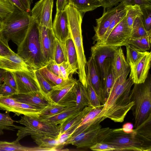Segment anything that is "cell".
<instances>
[{"mask_svg":"<svg viewBox=\"0 0 151 151\" xmlns=\"http://www.w3.org/2000/svg\"><path fill=\"white\" fill-rule=\"evenodd\" d=\"M128 71L116 78L101 111L103 116L115 122H122L134 105L129 94L134 84L129 78Z\"/></svg>","mask_w":151,"mask_h":151,"instance_id":"1","label":"cell"},{"mask_svg":"<svg viewBox=\"0 0 151 151\" xmlns=\"http://www.w3.org/2000/svg\"><path fill=\"white\" fill-rule=\"evenodd\" d=\"M17 54L35 70L47 65L41 50L39 25L31 16L27 31L17 47Z\"/></svg>","mask_w":151,"mask_h":151,"instance_id":"2","label":"cell"},{"mask_svg":"<svg viewBox=\"0 0 151 151\" xmlns=\"http://www.w3.org/2000/svg\"><path fill=\"white\" fill-rule=\"evenodd\" d=\"M65 9L67 14L70 37L77 53L79 80L86 88L87 85L86 72L87 61L84 53L81 29L83 15L71 4H67Z\"/></svg>","mask_w":151,"mask_h":151,"instance_id":"3","label":"cell"},{"mask_svg":"<svg viewBox=\"0 0 151 151\" xmlns=\"http://www.w3.org/2000/svg\"><path fill=\"white\" fill-rule=\"evenodd\" d=\"M14 6L13 11L2 20L0 37L8 42L12 41L18 47L27 33L31 15Z\"/></svg>","mask_w":151,"mask_h":151,"instance_id":"4","label":"cell"},{"mask_svg":"<svg viewBox=\"0 0 151 151\" xmlns=\"http://www.w3.org/2000/svg\"><path fill=\"white\" fill-rule=\"evenodd\" d=\"M131 90L130 99L134 102L131 110L136 128L151 115V76L150 74L143 83H134Z\"/></svg>","mask_w":151,"mask_h":151,"instance_id":"5","label":"cell"},{"mask_svg":"<svg viewBox=\"0 0 151 151\" xmlns=\"http://www.w3.org/2000/svg\"><path fill=\"white\" fill-rule=\"evenodd\" d=\"M103 142L113 146L114 151H151V139L135 131L127 133L114 129Z\"/></svg>","mask_w":151,"mask_h":151,"instance_id":"6","label":"cell"},{"mask_svg":"<svg viewBox=\"0 0 151 151\" xmlns=\"http://www.w3.org/2000/svg\"><path fill=\"white\" fill-rule=\"evenodd\" d=\"M15 122L25 126H16L15 129H18L17 140L19 141L29 135H45L59 139L60 131L58 125L25 115L21 116L20 120Z\"/></svg>","mask_w":151,"mask_h":151,"instance_id":"7","label":"cell"},{"mask_svg":"<svg viewBox=\"0 0 151 151\" xmlns=\"http://www.w3.org/2000/svg\"><path fill=\"white\" fill-rule=\"evenodd\" d=\"M114 129L109 127L102 128L100 123H98L74 137L67 138L62 144L72 145L79 149H89L97 143L103 142Z\"/></svg>","mask_w":151,"mask_h":151,"instance_id":"8","label":"cell"},{"mask_svg":"<svg viewBox=\"0 0 151 151\" xmlns=\"http://www.w3.org/2000/svg\"><path fill=\"white\" fill-rule=\"evenodd\" d=\"M76 81L71 77L64 83L53 86L48 95L52 103L67 107L76 106L75 86Z\"/></svg>","mask_w":151,"mask_h":151,"instance_id":"9","label":"cell"},{"mask_svg":"<svg viewBox=\"0 0 151 151\" xmlns=\"http://www.w3.org/2000/svg\"><path fill=\"white\" fill-rule=\"evenodd\" d=\"M126 16L114 28L104 41L96 43L115 47L127 45L131 36L132 28L128 26Z\"/></svg>","mask_w":151,"mask_h":151,"instance_id":"10","label":"cell"},{"mask_svg":"<svg viewBox=\"0 0 151 151\" xmlns=\"http://www.w3.org/2000/svg\"><path fill=\"white\" fill-rule=\"evenodd\" d=\"M0 109L13 112L17 116L23 115L38 119L41 110L10 96L0 99Z\"/></svg>","mask_w":151,"mask_h":151,"instance_id":"11","label":"cell"},{"mask_svg":"<svg viewBox=\"0 0 151 151\" xmlns=\"http://www.w3.org/2000/svg\"><path fill=\"white\" fill-rule=\"evenodd\" d=\"M125 7L121 2L115 7L104 11L101 17L96 19V25L93 27L95 34L92 38L94 41L97 42L101 40L112 20Z\"/></svg>","mask_w":151,"mask_h":151,"instance_id":"12","label":"cell"},{"mask_svg":"<svg viewBox=\"0 0 151 151\" xmlns=\"http://www.w3.org/2000/svg\"><path fill=\"white\" fill-rule=\"evenodd\" d=\"M151 52L145 53L130 67L129 78L134 83H144L147 78L150 68Z\"/></svg>","mask_w":151,"mask_h":151,"instance_id":"13","label":"cell"},{"mask_svg":"<svg viewBox=\"0 0 151 151\" xmlns=\"http://www.w3.org/2000/svg\"><path fill=\"white\" fill-rule=\"evenodd\" d=\"M41 51L47 64L53 60L56 38L52 29L39 25Z\"/></svg>","mask_w":151,"mask_h":151,"instance_id":"14","label":"cell"},{"mask_svg":"<svg viewBox=\"0 0 151 151\" xmlns=\"http://www.w3.org/2000/svg\"><path fill=\"white\" fill-rule=\"evenodd\" d=\"M119 47L96 43L91 48V56L93 57L99 72L102 83L105 75L104 61L108 58H112Z\"/></svg>","mask_w":151,"mask_h":151,"instance_id":"15","label":"cell"},{"mask_svg":"<svg viewBox=\"0 0 151 151\" xmlns=\"http://www.w3.org/2000/svg\"><path fill=\"white\" fill-rule=\"evenodd\" d=\"M0 68L11 72L23 71L35 76V70L17 53L0 56Z\"/></svg>","mask_w":151,"mask_h":151,"instance_id":"16","label":"cell"},{"mask_svg":"<svg viewBox=\"0 0 151 151\" xmlns=\"http://www.w3.org/2000/svg\"><path fill=\"white\" fill-rule=\"evenodd\" d=\"M22 103L42 110L52 103L48 96L40 91L24 93H17L9 96Z\"/></svg>","mask_w":151,"mask_h":151,"instance_id":"17","label":"cell"},{"mask_svg":"<svg viewBox=\"0 0 151 151\" xmlns=\"http://www.w3.org/2000/svg\"><path fill=\"white\" fill-rule=\"evenodd\" d=\"M52 29L56 38L65 42L70 37L67 14L66 10L56 13Z\"/></svg>","mask_w":151,"mask_h":151,"instance_id":"18","label":"cell"},{"mask_svg":"<svg viewBox=\"0 0 151 151\" xmlns=\"http://www.w3.org/2000/svg\"><path fill=\"white\" fill-rule=\"evenodd\" d=\"M12 72L16 83L17 93L40 91L35 76L23 71Z\"/></svg>","mask_w":151,"mask_h":151,"instance_id":"19","label":"cell"},{"mask_svg":"<svg viewBox=\"0 0 151 151\" xmlns=\"http://www.w3.org/2000/svg\"><path fill=\"white\" fill-rule=\"evenodd\" d=\"M86 72V74L89 77L93 89L98 96L101 104L104 105V98L101 76L96 64L91 56L87 62Z\"/></svg>","mask_w":151,"mask_h":151,"instance_id":"20","label":"cell"},{"mask_svg":"<svg viewBox=\"0 0 151 151\" xmlns=\"http://www.w3.org/2000/svg\"><path fill=\"white\" fill-rule=\"evenodd\" d=\"M104 105L94 107L86 115L78 127L71 134L74 137L87 129L91 126L100 123L106 118L101 114Z\"/></svg>","mask_w":151,"mask_h":151,"instance_id":"21","label":"cell"},{"mask_svg":"<svg viewBox=\"0 0 151 151\" xmlns=\"http://www.w3.org/2000/svg\"><path fill=\"white\" fill-rule=\"evenodd\" d=\"M112 58H107L104 63L105 75L102 84L104 103L116 78L112 65Z\"/></svg>","mask_w":151,"mask_h":151,"instance_id":"22","label":"cell"},{"mask_svg":"<svg viewBox=\"0 0 151 151\" xmlns=\"http://www.w3.org/2000/svg\"><path fill=\"white\" fill-rule=\"evenodd\" d=\"M112 65L116 78L125 72L130 71V67L127 62L121 47H119L114 53L112 59Z\"/></svg>","mask_w":151,"mask_h":151,"instance_id":"23","label":"cell"},{"mask_svg":"<svg viewBox=\"0 0 151 151\" xmlns=\"http://www.w3.org/2000/svg\"><path fill=\"white\" fill-rule=\"evenodd\" d=\"M38 146L47 151L57 150V148L63 146L58 138L45 135H31Z\"/></svg>","mask_w":151,"mask_h":151,"instance_id":"24","label":"cell"},{"mask_svg":"<svg viewBox=\"0 0 151 151\" xmlns=\"http://www.w3.org/2000/svg\"><path fill=\"white\" fill-rule=\"evenodd\" d=\"M94 107L92 106H86L81 111L70 117L61 124L59 125L60 137L70 127L81 124L86 115Z\"/></svg>","mask_w":151,"mask_h":151,"instance_id":"25","label":"cell"},{"mask_svg":"<svg viewBox=\"0 0 151 151\" xmlns=\"http://www.w3.org/2000/svg\"><path fill=\"white\" fill-rule=\"evenodd\" d=\"M82 110L76 106L68 108L53 116L40 119L56 125H60L69 118L81 111Z\"/></svg>","mask_w":151,"mask_h":151,"instance_id":"26","label":"cell"},{"mask_svg":"<svg viewBox=\"0 0 151 151\" xmlns=\"http://www.w3.org/2000/svg\"><path fill=\"white\" fill-rule=\"evenodd\" d=\"M68 4L72 5L83 15L101 6L98 0H68Z\"/></svg>","mask_w":151,"mask_h":151,"instance_id":"27","label":"cell"},{"mask_svg":"<svg viewBox=\"0 0 151 151\" xmlns=\"http://www.w3.org/2000/svg\"><path fill=\"white\" fill-rule=\"evenodd\" d=\"M75 88L76 106L82 109L86 106H92L86 89L79 80L76 81Z\"/></svg>","mask_w":151,"mask_h":151,"instance_id":"28","label":"cell"},{"mask_svg":"<svg viewBox=\"0 0 151 151\" xmlns=\"http://www.w3.org/2000/svg\"><path fill=\"white\" fill-rule=\"evenodd\" d=\"M66 47L67 61L70 65L72 73H78V62L77 54L74 45L70 37L65 42Z\"/></svg>","mask_w":151,"mask_h":151,"instance_id":"29","label":"cell"},{"mask_svg":"<svg viewBox=\"0 0 151 151\" xmlns=\"http://www.w3.org/2000/svg\"><path fill=\"white\" fill-rule=\"evenodd\" d=\"M53 0H44L40 26L52 29Z\"/></svg>","mask_w":151,"mask_h":151,"instance_id":"30","label":"cell"},{"mask_svg":"<svg viewBox=\"0 0 151 151\" xmlns=\"http://www.w3.org/2000/svg\"><path fill=\"white\" fill-rule=\"evenodd\" d=\"M0 151H35L46 150L38 146L29 147L23 146L20 144L19 141L16 139L12 142L0 141Z\"/></svg>","mask_w":151,"mask_h":151,"instance_id":"31","label":"cell"},{"mask_svg":"<svg viewBox=\"0 0 151 151\" xmlns=\"http://www.w3.org/2000/svg\"><path fill=\"white\" fill-rule=\"evenodd\" d=\"M149 35H151V32H148L145 29L141 16L137 17L134 20L133 24L130 39Z\"/></svg>","mask_w":151,"mask_h":151,"instance_id":"32","label":"cell"},{"mask_svg":"<svg viewBox=\"0 0 151 151\" xmlns=\"http://www.w3.org/2000/svg\"><path fill=\"white\" fill-rule=\"evenodd\" d=\"M151 44V35L130 39L127 43V44L132 45L139 51L143 52L150 49Z\"/></svg>","mask_w":151,"mask_h":151,"instance_id":"33","label":"cell"},{"mask_svg":"<svg viewBox=\"0 0 151 151\" xmlns=\"http://www.w3.org/2000/svg\"><path fill=\"white\" fill-rule=\"evenodd\" d=\"M68 108L65 106L55 103H51L43 109L39 113V119L46 118L61 112Z\"/></svg>","mask_w":151,"mask_h":151,"instance_id":"34","label":"cell"},{"mask_svg":"<svg viewBox=\"0 0 151 151\" xmlns=\"http://www.w3.org/2000/svg\"><path fill=\"white\" fill-rule=\"evenodd\" d=\"M38 70L43 77L53 86L64 83L70 78L65 79L59 77L52 73L46 66Z\"/></svg>","mask_w":151,"mask_h":151,"instance_id":"35","label":"cell"},{"mask_svg":"<svg viewBox=\"0 0 151 151\" xmlns=\"http://www.w3.org/2000/svg\"><path fill=\"white\" fill-rule=\"evenodd\" d=\"M53 60L58 64L67 61V52L65 42L60 41L57 38Z\"/></svg>","mask_w":151,"mask_h":151,"instance_id":"36","label":"cell"},{"mask_svg":"<svg viewBox=\"0 0 151 151\" xmlns=\"http://www.w3.org/2000/svg\"><path fill=\"white\" fill-rule=\"evenodd\" d=\"M15 121L10 116L9 112H0V136L4 134V130L14 131L16 126L14 124Z\"/></svg>","mask_w":151,"mask_h":151,"instance_id":"37","label":"cell"},{"mask_svg":"<svg viewBox=\"0 0 151 151\" xmlns=\"http://www.w3.org/2000/svg\"><path fill=\"white\" fill-rule=\"evenodd\" d=\"M125 46L126 49V60L130 66L133 65L146 52V51H139L130 44H127Z\"/></svg>","mask_w":151,"mask_h":151,"instance_id":"38","label":"cell"},{"mask_svg":"<svg viewBox=\"0 0 151 151\" xmlns=\"http://www.w3.org/2000/svg\"><path fill=\"white\" fill-rule=\"evenodd\" d=\"M35 77L40 91L48 96L53 86L43 77L38 70L35 71Z\"/></svg>","mask_w":151,"mask_h":151,"instance_id":"39","label":"cell"},{"mask_svg":"<svg viewBox=\"0 0 151 151\" xmlns=\"http://www.w3.org/2000/svg\"><path fill=\"white\" fill-rule=\"evenodd\" d=\"M126 7L127 10L126 16L127 22L128 26L132 28L134 21L137 17L141 16L142 12L140 6L137 4Z\"/></svg>","mask_w":151,"mask_h":151,"instance_id":"40","label":"cell"},{"mask_svg":"<svg viewBox=\"0 0 151 151\" xmlns=\"http://www.w3.org/2000/svg\"><path fill=\"white\" fill-rule=\"evenodd\" d=\"M142 12L141 16L142 22L146 30L151 32V4L140 6Z\"/></svg>","mask_w":151,"mask_h":151,"instance_id":"41","label":"cell"},{"mask_svg":"<svg viewBox=\"0 0 151 151\" xmlns=\"http://www.w3.org/2000/svg\"><path fill=\"white\" fill-rule=\"evenodd\" d=\"M86 76L87 85L86 89L91 104L94 107L100 106L102 105L101 104L98 96L91 84L88 76L86 74Z\"/></svg>","mask_w":151,"mask_h":151,"instance_id":"42","label":"cell"},{"mask_svg":"<svg viewBox=\"0 0 151 151\" xmlns=\"http://www.w3.org/2000/svg\"><path fill=\"white\" fill-rule=\"evenodd\" d=\"M134 130L151 139V115Z\"/></svg>","mask_w":151,"mask_h":151,"instance_id":"43","label":"cell"},{"mask_svg":"<svg viewBox=\"0 0 151 151\" xmlns=\"http://www.w3.org/2000/svg\"><path fill=\"white\" fill-rule=\"evenodd\" d=\"M14 9V5L9 0H0V18L2 20Z\"/></svg>","mask_w":151,"mask_h":151,"instance_id":"44","label":"cell"},{"mask_svg":"<svg viewBox=\"0 0 151 151\" xmlns=\"http://www.w3.org/2000/svg\"><path fill=\"white\" fill-rule=\"evenodd\" d=\"M127 13V10L125 7V8L112 20L101 40L99 41L96 42V43H101L104 41L114 28L126 16Z\"/></svg>","mask_w":151,"mask_h":151,"instance_id":"45","label":"cell"},{"mask_svg":"<svg viewBox=\"0 0 151 151\" xmlns=\"http://www.w3.org/2000/svg\"><path fill=\"white\" fill-rule=\"evenodd\" d=\"M44 0L37 2L31 11V17L39 24H40Z\"/></svg>","mask_w":151,"mask_h":151,"instance_id":"46","label":"cell"},{"mask_svg":"<svg viewBox=\"0 0 151 151\" xmlns=\"http://www.w3.org/2000/svg\"><path fill=\"white\" fill-rule=\"evenodd\" d=\"M16 90L5 83L0 86V99L17 94Z\"/></svg>","mask_w":151,"mask_h":151,"instance_id":"47","label":"cell"},{"mask_svg":"<svg viewBox=\"0 0 151 151\" xmlns=\"http://www.w3.org/2000/svg\"><path fill=\"white\" fill-rule=\"evenodd\" d=\"M15 53L9 47L8 42L0 37V56L12 55Z\"/></svg>","mask_w":151,"mask_h":151,"instance_id":"48","label":"cell"},{"mask_svg":"<svg viewBox=\"0 0 151 151\" xmlns=\"http://www.w3.org/2000/svg\"><path fill=\"white\" fill-rule=\"evenodd\" d=\"M89 149L92 150L99 151H113L115 150L113 146L103 142L97 143Z\"/></svg>","mask_w":151,"mask_h":151,"instance_id":"49","label":"cell"},{"mask_svg":"<svg viewBox=\"0 0 151 151\" xmlns=\"http://www.w3.org/2000/svg\"><path fill=\"white\" fill-rule=\"evenodd\" d=\"M62 77L67 79L70 78V74H72L71 67L68 62H63L59 64Z\"/></svg>","mask_w":151,"mask_h":151,"instance_id":"50","label":"cell"},{"mask_svg":"<svg viewBox=\"0 0 151 151\" xmlns=\"http://www.w3.org/2000/svg\"><path fill=\"white\" fill-rule=\"evenodd\" d=\"M3 82L6 83L17 90L16 83L12 72L7 71L6 72L4 78Z\"/></svg>","mask_w":151,"mask_h":151,"instance_id":"51","label":"cell"},{"mask_svg":"<svg viewBox=\"0 0 151 151\" xmlns=\"http://www.w3.org/2000/svg\"><path fill=\"white\" fill-rule=\"evenodd\" d=\"M46 66L52 73L63 78L59 64L56 63L54 60L49 62Z\"/></svg>","mask_w":151,"mask_h":151,"instance_id":"52","label":"cell"},{"mask_svg":"<svg viewBox=\"0 0 151 151\" xmlns=\"http://www.w3.org/2000/svg\"><path fill=\"white\" fill-rule=\"evenodd\" d=\"M121 2L125 6L135 4L140 6L145 5L151 4V2L145 0H122Z\"/></svg>","mask_w":151,"mask_h":151,"instance_id":"53","label":"cell"},{"mask_svg":"<svg viewBox=\"0 0 151 151\" xmlns=\"http://www.w3.org/2000/svg\"><path fill=\"white\" fill-rule=\"evenodd\" d=\"M105 9L116 6L122 1V0H98Z\"/></svg>","mask_w":151,"mask_h":151,"instance_id":"54","label":"cell"},{"mask_svg":"<svg viewBox=\"0 0 151 151\" xmlns=\"http://www.w3.org/2000/svg\"><path fill=\"white\" fill-rule=\"evenodd\" d=\"M67 4L66 0H57L56 13L63 11Z\"/></svg>","mask_w":151,"mask_h":151,"instance_id":"55","label":"cell"},{"mask_svg":"<svg viewBox=\"0 0 151 151\" xmlns=\"http://www.w3.org/2000/svg\"><path fill=\"white\" fill-rule=\"evenodd\" d=\"M133 124L130 123L128 122L124 124L122 129L124 132L127 133H130L133 132Z\"/></svg>","mask_w":151,"mask_h":151,"instance_id":"56","label":"cell"},{"mask_svg":"<svg viewBox=\"0 0 151 151\" xmlns=\"http://www.w3.org/2000/svg\"><path fill=\"white\" fill-rule=\"evenodd\" d=\"M26 9L27 12L29 14L31 11V5L33 0H20Z\"/></svg>","mask_w":151,"mask_h":151,"instance_id":"57","label":"cell"},{"mask_svg":"<svg viewBox=\"0 0 151 151\" xmlns=\"http://www.w3.org/2000/svg\"><path fill=\"white\" fill-rule=\"evenodd\" d=\"M9 0L12 4L17 7L19 9L24 12H25L27 13L26 9L24 8V7L23 6L20 0Z\"/></svg>","mask_w":151,"mask_h":151,"instance_id":"58","label":"cell"},{"mask_svg":"<svg viewBox=\"0 0 151 151\" xmlns=\"http://www.w3.org/2000/svg\"><path fill=\"white\" fill-rule=\"evenodd\" d=\"M7 70L0 68V86L3 82V79Z\"/></svg>","mask_w":151,"mask_h":151,"instance_id":"59","label":"cell"},{"mask_svg":"<svg viewBox=\"0 0 151 151\" xmlns=\"http://www.w3.org/2000/svg\"><path fill=\"white\" fill-rule=\"evenodd\" d=\"M2 20L0 18V29L1 28L2 25Z\"/></svg>","mask_w":151,"mask_h":151,"instance_id":"60","label":"cell"},{"mask_svg":"<svg viewBox=\"0 0 151 151\" xmlns=\"http://www.w3.org/2000/svg\"><path fill=\"white\" fill-rule=\"evenodd\" d=\"M147 1H148V2H151V0H145Z\"/></svg>","mask_w":151,"mask_h":151,"instance_id":"61","label":"cell"},{"mask_svg":"<svg viewBox=\"0 0 151 151\" xmlns=\"http://www.w3.org/2000/svg\"><path fill=\"white\" fill-rule=\"evenodd\" d=\"M66 1H67V2H68V0H66Z\"/></svg>","mask_w":151,"mask_h":151,"instance_id":"62","label":"cell"}]
</instances>
